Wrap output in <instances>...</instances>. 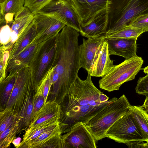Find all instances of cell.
<instances>
[{"mask_svg": "<svg viewBox=\"0 0 148 148\" xmlns=\"http://www.w3.org/2000/svg\"><path fill=\"white\" fill-rule=\"evenodd\" d=\"M88 74L85 80L78 76L71 85L60 106L62 117L60 125L62 134L77 123H85L101 110L113 99L97 89Z\"/></svg>", "mask_w": 148, "mask_h": 148, "instance_id": "cell-1", "label": "cell"}, {"mask_svg": "<svg viewBox=\"0 0 148 148\" xmlns=\"http://www.w3.org/2000/svg\"><path fill=\"white\" fill-rule=\"evenodd\" d=\"M79 32L70 30L60 34L56 40L54 66L51 69L59 79L52 86L50 100L60 104L78 76L80 65Z\"/></svg>", "mask_w": 148, "mask_h": 148, "instance_id": "cell-2", "label": "cell"}, {"mask_svg": "<svg viewBox=\"0 0 148 148\" xmlns=\"http://www.w3.org/2000/svg\"><path fill=\"white\" fill-rule=\"evenodd\" d=\"M105 36L129 26L137 17L148 14V0H110Z\"/></svg>", "mask_w": 148, "mask_h": 148, "instance_id": "cell-3", "label": "cell"}, {"mask_svg": "<svg viewBox=\"0 0 148 148\" xmlns=\"http://www.w3.org/2000/svg\"><path fill=\"white\" fill-rule=\"evenodd\" d=\"M130 104L124 95L113 100L101 110L84 123L96 140L106 137L108 129L119 119L130 111Z\"/></svg>", "mask_w": 148, "mask_h": 148, "instance_id": "cell-4", "label": "cell"}, {"mask_svg": "<svg viewBox=\"0 0 148 148\" xmlns=\"http://www.w3.org/2000/svg\"><path fill=\"white\" fill-rule=\"evenodd\" d=\"M143 62L141 57L137 56L114 65L99 80V87L109 92L119 90L124 83L135 79Z\"/></svg>", "mask_w": 148, "mask_h": 148, "instance_id": "cell-5", "label": "cell"}, {"mask_svg": "<svg viewBox=\"0 0 148 148\" xmlns=\"http://www.w3.org/2000/svg\"><path fill=\"white\" fill-rule=\"evenodd\" d=\"M38 13L54 18L81 32L80 19L71 0H52Z\"/></svg>", "mask_w": 148, "mask_h": 148, "instance_id": "cell-6", "label": "cell"}, {"mask_svg": "<svg viewBox=\"0 0 148 148\" xmlns=\"http://www.w3.org/2000/svg\"><path fill=\"white\" fill-rule=\"evenodd\" d=\"M106 137L126 145L135 142L144 141L130 110L111 126L106 133Z\"/></svg>", "mask_w": 148, "mask_h": 148, "instance_id": "cell-7", "label": "cell"}, {"mask_svg": "<svg viewBox=\"0 0 148 148\" xmlns=\"http://www.w3.org/2000/svg\"><path fill=\"white\" fill-rule=\"evenodd\" d=\"M65 148H96V140L82 122L76 123L62 135Z\"/></svg>", "mask_w": 148, "mask_h": 148, "instance_id": "cell-8", "label": "cell"}, {"mask_svg": "<svg viewBox=\"0 0 148 148\" xmlns=\"http://www.w3.org/2000/svg\"><path fill=\"white\" fill-rule=\"evenodd\" d=\"M80 19L81 27L89 24L96 16L108 8L110 0H71Z\"/></svg>", "mask_w": 148, "mask_h": 148, "instance_id": "cell-9", "label": "cell"}, {"mask_svg": "<svg viewBox=\"0 0 148 148\" xmlns=\"http://www.w3.org/2000/svg\"><path fill=\"white\" fill-rule=\"evenodd\" d=\"M36 30V38L41 41L55 37L66 25L52 17L38 13L34 15Z\"/></svg>", "mask_w": 148, "mask_h": 148, "instance_id": "cell-10", "label": "cell"}, {"mask_svg": "<svg viewBox=\"0 0 148 148\" xmlns=\"http://www.w3.org/2000/svg\"><path fill=\"white\" fill-rule=\"evenodd\" d=\"M60 124L54 129L42 134L23 145L20 148H65Z\"/></svg>", "mask_w": 148, "mask_h": 148, "instance_id": "cell-11", "label": "cell"}, {"mask_svg": "<svg viewBox=\"0 0 148 148\" xmlns=\"http://www.w3.org/2000/svg\"><path fill=\"white\" fill-rule=\"evenodd\" d=\"M105 40V35L99 37L83 39L79 45L80 68L85 69L90 74L96 53L100 45Z\"/></svg>", "mask_w": 148, "mask_h": 148, "instance_id": "cell-12", "label": "cell"}, {"mask_svg": "<svg viewBox=\"0 0 148 148\" xmlns=\"http://www.w3.org/2000/svg\"><path fill=\"white\" fill-rule=\"evenodd\" d=\"M137 38L105 39L110 55H116L128 59L137 56Z\"/></svg>", "mask_w": 148, "mask_h": 148, "instance_id": "cell-13", "label": "cell"}, {"mask_svg": "<svg viewBox=\"0 0 148 148\" xmlns=\"http://www.w3.org/2000/svg\"><path fill=\"white\" fill-rule=\"evenodd\" d=\"M25 72L16 77L11 95L5 108H12L18 113L23 105L26 93L30 76L24 75Z\"/></svg>", "mask_w": 148, "mask_h": 148, "instance_id": "cell-14", "label": "cell"}, {"mask_svg": "<svg viewBox=\"0 0 148 148\" xmlns=\"http://www.w3.org/2000/svg\"><path fill=\"white\" fill-rule=\"evenodd\" d=\"M110 56L108 44L105 39L96 53L90 74L91 76L102 77L114 66V60L110 59Z\"/></svg>", "mask_w": 148, "mask_h": 148, "instance_id": "cell-15", "label": "cell"}, {"mask_svg": "<svg viewBox=\"0 0 148 148\" xmlns=\"http://www.w3.org/2000/svg\"><path fill=\"white\" fill-rule=\"evenodd\" d=\"M109 8L98 14L89 24L81 27L80 33L82 36L89 38L105 35L108 25Z\"/></svg>", "mask_w": 148, "mask_h": 148, "instance_id": "cell-16", "label": "cell"}, {"mask_svg": "<svg viewBox=\"0 0 148 148\" xmlns=\"http://www.w3.org/2000/svg\"><path fill=\"white\" fill-rule=\"evenodd\" d=\"M34 14L27 7L24 6L14 16L11 27V33L8 46L14 43L19 36L31 23Z\"/></svg>", "mask_w": 148, "mask_h": 148, "instance_id": "cell-17", "label": "cell"}, {"mask_svg": "<svg viewBox=\"0 0 148 148\" xmlns=\"http://www.w3.org/2000/svg\"><path fill=\"white\" fill-rule=\"evenodd\" d=\"M61 116L60 105L55 101L49 100L44 103L36 113L29 127H33L53 119L60 120Z\"/></svg>", "mask_w": 148, "mask_h": 148, "instance_id": "cell-18", "label": "cell"}, {"mask_svg": "<svg viewBox=\"0 0 148 148\" xmlns=\"http://www.w3.org/2000/svg\"><path fill=\"white\" fill-rule=\"evenodd\" d=\"M35 88L31 77L29 79L27 90L21 108L18 113L21 119V129L29 126L34 117L33 114L34 97Z\"/></svg>", "mask_w": 148, "mask_h": 148, "instance_id": "cell-19", "label": "cell"}, {"mask_svg": "<svg viewBox=\"0 0 148 148\" xmlns=\"http://www.w3.org/2000/svg\"><path fill=\"white\" fill-rule=\"evenodd\" d=\"M60 124L58 119H53L43 122L35 126L29 127L23 136L19 148L46 132L53 130Z\"/></svg>", "mask_w": 148, "mask_h": 148, "instance_id": "cell-20", "label": "cell"}, {"mask_svg": "<svg viewBox=\"0 0 148 148\" xmlns=\"http://www.w3.org/2000/svg\"><path fill=\"white\" fill-rule=\"evenodd\" d=\"M130 111L144 141L148 140V113L141 106L131 105Z\"/></svg>", "mask_w": 148, "mask_h": 148, "instance_id": "cell-21", "label": "cell"}, {"mask_svg": "<svg viewBox=\"0 0 148 148\" xmlns=\"http://www.w3.org/2000/svg\"><path fill=\"white\" fill-rule=\"evenodd\" d=\"M53 43L50 47L48 48V50H47L46 48L45 52L42 53L41 56L39 58V61L38 62L39 63V66L36 69V73L34 77H31L32 79H33L32 80L36 88L41 82L40 79L41 78L42 80V74L49 64L51 61V59L55 53L56 48V39L55 41Z\"/></svg>", "mask_w": 148, "mask_h": 148, "instance_id": "cell-22", "label": "cell"}, {"mask_svg": "<svg viewBox=\"0 0 148 148\" xmlns=\"http://www.w3.org/2000/svg\"><path fill=\"white\" fill-rule=\"evenodd\" d=\"M21 119L18 116L3 132L0 133V148L8 147L21 131Z\"/></svg>", "mask_w": 148, "mask_h": 148, "instance_id": "cell-23", "label": "cell"}, {"mask_svg": "<svg viewBox=\"0 0 148 148\" xmlns=\"http://www.w3.org/2000/svg\"><path fill=\"white\" fill-rule=\"evenodd\" d=\"M16 75L12 74L0 82V101L1 111L6 107L15 82Z\"/></svg>", "mask_w": 148, "mask_h": 148, "instance_id": "cell-24", "label": "cell"}, {"mask_svg": "<svg viewBox=\"0 0 148 148\" xmlns=\"http://www.w3.org/2000/svg\"><path fill=\"white\" fill-rule=\"evenodd\" d=\"M25 0H5L0 3V24L5 22L4 16L11 14L15 16L24 7Z\"/></svg>", "mask_w": 148, "mask_h": 148, "instance_id": "cell-25", "label": "cell"}, {"mask_svg": "<svg viewBox=\"0 0 148 148\" xmlns=\"http://www.w3.org/2000/svg\"><path fill=\"white\" fill-rule=\"evenodd\" d=\"M143 33L142 30L129 26L110 34L105 36V38L106 39L138 38Z\"/></svg>", "mask_w": 148, "mask_h": 148, "instance_id": "cell-26", "label": "cell"}, {"mask_svg": "<svg viewBox=\"0 0 148 148\" xmlns=\"http://www.w3.org/2000/svg\"><path fill=\"white\" fill-rule=\"evenodd\" d=\"M18 114L12 108H5L0 113V133L3 132L18 117Z\"/></svg>", "mask_w": 148, "mask_h": 148, "instance_id": "cell-27", "label": "cell"}, {"mask_svg": "<svg viewBox=\"0 0 148 148\" xmlns=\"http://www.w3.org/2000/svg\"><path fill=\"white\" fill-rule=\"evenodd\" d=\"M43 84L44 81L42 79L35 90L33 100L34 117L45 103V99L43 94Z\"/></svg>", "mask_w": 148, "mask_h": 148, "instance_id": "cell-28", "label": "cell"}, {"mask_svg": "<svg viewBox=\"0 0 148 148\" xmlns=\"http://www.w3.org/2000/svg\"><path fill=\"white\" fill-rule=\"evenodd\" d=\"M52 0H25L24 6L27 8L34 15Z\"/></svg>", "mask_w": 148, "mask_h": 148, "instance_id": "cell-29", "label": "cell"}, {"mask_svg": "<svg viewBox=\"0 0 148 148\" xmlns=\"http://www.w3.org/2000/svg\"><path fill=\"white\" fill-rule=\"evenodd\" d=\"M129 26L142 31L148 32V14L140 16L133 20Z\"/></svg>", "mask_w": 148, "mask_h": 148, "instance_id": "cell-30", "label": "cell"}, {"mask_svg": "<svg viewBox=\"0 0 148 148\" xmlns=\"http://www.w3.org/2000/svg\"><path fill=\"white\" fill-rule=\"evenodd\" d=\"M135 88L136 92L145 96L148 95V74L145 76L140 77Z\"/></svg>", "mask_w": 148, "mask_h": 148, "instance_id": "cell-31", "label": "cell"}, {"mask_svg": "<svg viewBox=\"0 0 148 148\" xmlns=\"http://www.w3.org/2000/svg\"><path fill=\"white\" fill-rule=\"evenodd\" d=\"M11 28L8 24L2 26L0 30V42L4 45L9 41L10 38Z\"/></svg>", "mask_w": 148, "mask_h": 148, "instance_id": "cell-32", "label": "cell"}, {"mask_svg": "<svg viewBox=\"0 0 148 148\" xmlns=\"http://www.w3.org/2000/svg\"><path fill=\"white\" fill-rule=\"evenodd\" d=\"M127 145L130 147L148 148V140L146 141L134 142Z\"/></svg>", "mask_w": 148, "mask_h": 148, "instance_id": "cell-33", "label": "cell"}, {"mask_svg": "<svg viewBox=\"0 0 148 148\" xmlns=\"http://www.w3.org/2000/svg\"><path fill=\"white\" fill-rule=\"evenodd\" d=\"M21 138L18 137L15 138L12 142L14 147L16 148H19L21 143Z\"/></svg>", "mask_w": 148, "mask_h": 148, "instance_id": "cell-34", "label": "cell"}, {"mask_svg": "<svg viewBox=\"0 0 148 148\" xmlns=\"http://www.w3.org/2000/svg\"><path fill=\"white\" fill-rule=\"evenodd\" d=\"M143 72L145 73L148 74V66L143 69Z\"/></svg>", "mask_w": 148, "mask_h": 148, "instance_id": "cell-35", "label": "cell"}, {"mask_svg": "<svg viewBox=\"0 0 148 148\" xmlns=\"http://www.w3.org/2000/svg\"><path fill=\"white\" fill-rule=\"evenodd\" d=\"M5 0H0V3H3Z\"/></svg>", "mask_w": 148, "mask_h": 148, "instance_id": "cell-36", "label": "cell"}]
</instances>
